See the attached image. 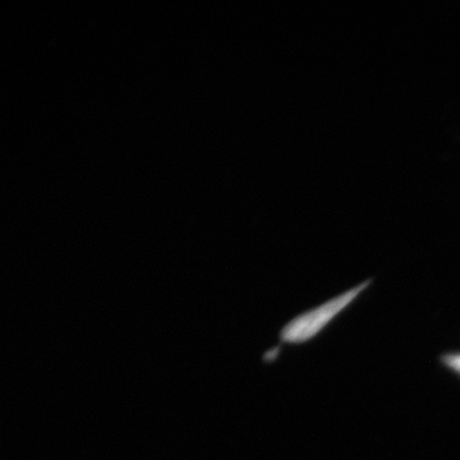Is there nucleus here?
<instances>
[{"label":"nucleus","mask_w":460,"mask_h":460,"mask_svg":"<svg viewBox=\"0 0 460 460\" xmlns=\"http://www.w3.org/2000/svg\"><path fill=\"white\" fill-rule=\"evenodd\" d=\"M369 284V280L365 281V283L352 288V289L332 298V300L320 305V306L297 315L281 330V341L291 344L309 341L310 339L323 331L349 305L352 304L367 289Z\"/></svg>","instance_id":"f257e3e1"},{"label":"nucleus","mask_w":460,"mask_h":460,"mask_svg":"<svg viewBox=\"0 0 460 460\" xmlns=\"http://www.w3.org/2000/svg\"><path fill=\"white\" fill-rule=\"evenodd\" d=\"M444 362L451 369L460 373V354H450L444 358Z\"/></svg>","instance_id":"f03ea898"}]
</instances>
